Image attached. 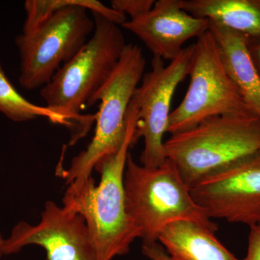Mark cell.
I'll return each instance as SVG.
<instances>
[{
	"label": "cell",
	"instance_id": "obj_1",
	"mask_svg": "<svg viewBox=\"0 0 260 260\" xmlns=\"http://www.w3.org/2000/svg\"><path fill=\"white\" fill-rule=\"evenodd\" d=\"M25 22L15 38L20 56V86L27 90L45 86L57 70L85 45L95 29L88 11L118 25L125 15L96 0H26Z\"/></svg>",
	"mask_w": 260,
	"mask_h": 260
},
{
	"label": "cell",
	"instance_id": "obj_2",
	"mask_svg": "<svg viewBox=\"0 0 260 260\" xmlns=\"http://www.w3.org/2000/svg\"><path fill=\"white\" fill-rule=\"evenodd\" d=\"M138 119L136 106L130 102L126 134L121 148L94 169L101 174L100 182L95 185L92 177L81 185L70 184L63 197L62 206L85 219L96 260H112L127 254L133 242L140 238L139 229L126 210L124 184L126 159L134 145Z\"/></svg>",
	"mask_w": 260,
	"mask_h": 260
},
{
	"label": "cell",
	"instance_id": "obj_3",
	"mask_svg": "<svg viewBox=\"0 0 260 260\" xmlns=\"http://www.w3.org/2000/svg\"><path fill=\"white\" fill-rule=\"evenodd\" d=\"M166 157L189 189L260 154V119L216 116L164 141Z\"/></svg>",
	"mask_w": 260,
	"mask_h": 260
},
{
	"label": "cell",
	"instance_id": "obj_4",
	"mask_svg": "<svg viewBox=\"0 0 260 260\" xmlns=\"http://www.w3.org/2000/svg\"><path fill=\"white\" fill-rule=\"evenodd\" d=\"M95 29L81 50L63 64L40 95L49 110L80 126L83 135L95 119L80 114L112 74L126 44L119 25L99 13H92Z\"/></svg>",
	"mask_w": 260,
	"mask_h": 260
},
{
	"label": "cell",
	"instance_id": "obj_5",
	"mask_svg": "<svg viewBox=\"0 0 260 260\" xmlns=\"http://www.w3.org/2000/svg\"><path fill=\"white\" fill-rule=\"evenodd\" d=\"M124 184L126 210L139 229L143 244L158 242L164 228L177 220L195 222L214 233L218 230L169 159L160 167H145L129 153Z\"/></svg>",
	"mask_w": 260,
	"mask_h": 260
},
{
	"label": "cell",
	"instance_id": "obj_6",
	"mask_svg": "<svg viewBox=\"0 0 260 260\" xmlns=\"http://www.w3.org/2000/svg\"><path fill=\"white\" fill-rule=\"evenodd\" d=\"M146 59L141 48L126 44L112 74L89 102H100L91 142L73 158L69 169L58 173L66 184L80 186L92 177L98 162L116 153L126 134V114L135 90L145 74Z\"/></svg>",
	"mask_w": 260,
	"mask_h": 260
},
{
	"label": "cell",
	"instance_id": "obj_7",
	"mask_svg": "<svg viewBox=\"0 0 260 260\" xmlns=\"http://www.w3.org/2000/svg\"><path fill=\"white\" fill-rule=\"evenodd\" d=\"M189 75V88L181 104L171 112L168 133L186 131L213 116H257L228 74L210 30L197 39Z\"/></svg>",
	"mask_w": 260,
	"mask_h": 260
},
{
	"label": "cell",
	"instance_id": "obj_8",
	"mask_svg": "<svg viewBox=\"0 0 260 260\" xmlns=\"http://www.w3.org/2000/svg\"><path fill=\"white\" fill-rule=\"evenodd\" d=\"M194 52V44L184 48L168 65L153 56L152 70L145 73L135 90L132 102L138 109V119L133 142L144 140L140 158L143 167H158L167 160L164 137L168 133L171 104L178 85L189 75Z\"/></svg>",
	"mask_w": 260,
	"mask_h": 260
},
{
	"label": "cell",
	"instance_id": "obj_9",
	"mask_svg": "<svg viewBox=\"0 0 260 260\" xmlns=\"http://www.w3.org/2000/svg\"><path fill=\"white\" fill-rule=\"evenodd\" d=\"M46 251V260H96L85 219L48 200L37 225L19 222L5 239V255L17 254L27 246Z\"/></svg>",
	"mask_w": 260,
	"mask_h": 260
},
{
	"label": "cell",
	"instance_id": "obj_10",
	"mask_svg": "<svg viewBox=\"0 0 260 260\" xmlns=\"http://www.w3.org/2000/svg\"><path fill=\"white\" fill-rule=\"evenodd\" d=\"M190 192L210 218L255 225L260 222V154L200 181Z\"/></svg>",
	"mask_w": 260,
	"mask_h": 260
},
{
	"label": "cell",
	"instance_id": "obj_11",
	"mask_svg": "<svg viewBox=\"0 0 260 260\" xmlns=\"http://www.w3.org/2000/svg\"><path fill=\"white\" fill-rule=\"evenodd\" d=\"M121 27L138 37L153 56L172 61L187 41L209 30V21L186 13L179 0H158L146 14L126 20Z\"/></svg>",
	"mask_w": 260,
	"mask_h": 260
},
{
	"label": "cell",
	"instance_id": "obj_12",
	"mask_svg": "<svg viewBox=\"0 0 260 260\" xmlns=\"http://www.w3.org/2000/svg\"><path fill=\"white\" fill-rule=\"evenodd\" d=\"M209 30L218 43L228 74L246 104L260 119V76L246 39L213 22L209 21Z\"/></svg>",
	"mask_w": 260,
	"mask_h": 260
},
{
	"label": "cell",
	"instance_id": "obj_13",
	"mask_svg": "<svg viewBox=\"0 0 260 260\" xmlns=\"http://www.w3.org/2000/svg\"><path fill=\"white\" fill-rule=\"evenodd\" d=\"M158 242L174 260H239L211 232L189 220L169 224Z\"/></svg>",
	"mask_w": 260,
	"mask_h": 260
},
{
	"label": "cell",
	"instance_id": "obj_14",
	"mask_svg": "<svg viewBox=\"0 0 260 260\" xmlns=\"http://www.w3.org/2000/svg\"><path fill=\"white\" fill-rule=\"evenodd\" d=\"M186 13L242 35L247 44L260 42V0H179Z\"/></svg>",
	"mask_w": 260,
	"mask_h": 260
},
{
	"label": "cell",
	"instance_id": "obj_15",
	"mask_svg": "<svg viewBox=\"0 0 260 260\" xmlns=\"http://www.w3.org/2000/svg\"><path fill=\"white\" fill-rule=\"evenodd\" d=\"M0 113L14 122H25L39 117L54 124L72 127L65 118L46 107L32 104L25 99L10 82L0 62Z\"/></svg>",
	"mask_w": 260,
	"mask_h": 260
},
{
	"label": "cell",
	"instance_id": "obj_16",
	"mask_svg": "<svg viewBox=\"0 0 260 260\" xmlns=\"http://www.w3.org/2000/svg\"><path fill=\"white\" fill-rule=\"evenodd\" d=\"M154 0H112L111 8L124 15H129L131 20L146 14L153 8Z\"/></svg>",
	"mask_w": 260,
	"mask_h": 260
},
{
	"label": "cell",
	"instance_id": "obj_17",
	"mask_svg": "<svg viewBox=\"0 0 260 260\" xmlns=\"http://www.w3.org/2000/svg\"><path fill=\"white\" fill-rule=\"evenodd\" d=\"M249 228L247 251L242 260H260V222Z\"/></svg>",
	"mask_w": 260,
	"mask_h": 260
},
{
	"label": "cell",
	"instance_id": "obj_18",
	"mask_svg": "<svg viewBox=\"0 0 260 260\" xmlns=\"http://www.w3.org/2000/svg\"><path fill=\"white\" fill-rule=\"evenodd\" d=\"M142 251L150 260H174L158 242L153 244H143Z\"/></svg>",
	"mask_w": 260,
	"mask_h": 260
},
{
	"label": "cell",
	"instance_id": "obj_19",
	"mask_svg": "<svg viewBox=\"0 0 260 260\" xmlns=\"http://www.w3.org/2000/svg\"><path fill=\"white\" fill-rule=\"evenodd\" d=\"M252 60L260 76V42L248 44Z\"/></svg>",
	"mask_w": 260,
	"mask_h": 260
},
{
	"label": "cell",
	"instance_id": "obj_20",
	"mask_svg": "<svg viewBox=\"0 0 260 260\" xmlns=\"http://www.w3.org/2000/svg\"><path fill=\"white\" fill-rule=\"evenodd\" d=\"M4 242L5 239L3 237L1 232H0V259L3 257L4 254V250H3V247H4Z\"/></svg>",
	"mask_w": 260,
	"mask_h": 260
}]
</instances>
